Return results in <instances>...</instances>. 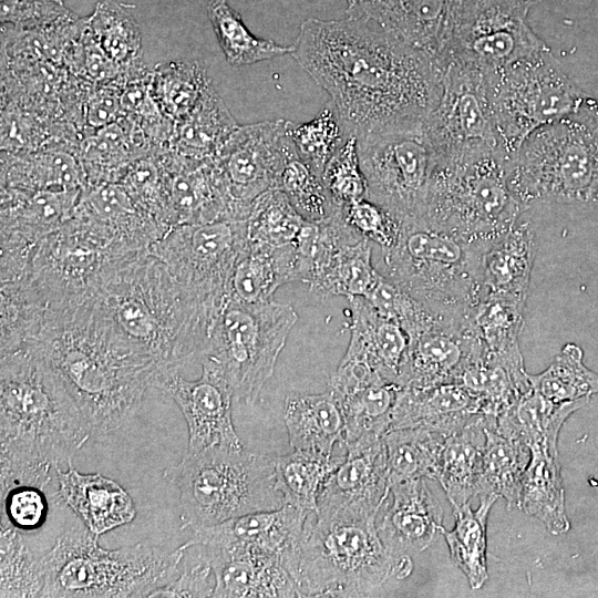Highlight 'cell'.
Returning <instances> with one entry per match:
<instances>
[{
  "label": "cell",
  "instance_id": "1",
  "mask_svg": "<svg viewBox=\"0 0 598 598\" xmlns=\"http://www.w3.org/2000/svg\"><path fill=\"white\" fill-rule=\"evenodd\" d=\"M292 45L291 55L327 91L349 135L425 120L440 100V63L363 18H309Z\"/></svg>",
  "mask_w": 598,
  "mask_h": 598
},
{
  "label": "cell",
  "instance_id": "2",
  "mask_svg": "<svg viewBox=\"0 0 598 598\" xmlns=\"http://www.w3.org/2000/svg\"><path fill=\"white\" fill-rule=\"evenodd\" d=\"M59 375L92 434L127 423L153 388L158 363L121 334L89 298L51 303L24 347Z\"/></svg>",
  "mask_w": 598,
  "mask_h": 598
},
{
  "label": "cell",
  "instance_id": "3",
  "mask_svg": "<svg viewBox=\"0 0 598 598\" xmlns=\"http://www.w3.org/2000/svg\"><path fill=\"white\" fill-rule=\"evenodd\" d=\"M92 434L54 370L33 351L1 354V494L18 485L45 487Z\"/></svg>",
  "mask_w": 598,
  "mask_h": 598
},
{
  "label": "cell",
  "instance_id": "4",
  "mask_svg": "<svg viewBox=\"0 0 598 598\" xmlns=\"http://www.w3.org/2000/svg\"><path fill=\"white\" fill-rule=\"evenodd\" d=\"M89 299L159 368L179 370L200 361L221 310L194 297L148 249L118 261Z\"/></svg>",
  "mask_w": 598,
  "mask_h": 598
},
{
  "label": "cell",
  "instance_id": "5",
  "mask_svg": "<svg viewBox=\"0 0 598 598\" xmlns=\"http://www.w3.org/2000/svg\"><path fill=\"white\" fill-rule=\"evenodd\" d=\"M506 156L480 144L435 154L419 218L467 241L491 246L524 209L513 196Z\"/></svg>",
  "mask_w": 598,
  "mask_h": 598
},
{
  "label": "cell",
  "instance_id": "6",
  "mask_svg": "<svg viewBox=\"0 0 598 598\" xmlns=\"http://www.w3.org/2000/svg\"><path fill=\"white\" fill-rule=\"evenodd\" d=\"M97 539L81 528L59 536L40 556L44 585L39 597H148L176 578L181 547L165 551L136 544L105 549Z\"/></svg>",
  "mask_w": 598,
  "mask_h": 598
},
{
  "label": "cell",
  "instance_id": "7",
  "mask_svg": "<svg viewBox=\"0 0 598 598\" xmlns=\"http://www.w3.org/2000/svg\"><path fill=\"white\" fill-rule=\"evenodd\" d=\"M506 173L524 212L535 204L598 203V121L586 97L533 132L506 161Z\"/></svg>",
  "mask_w": 598,
  "mask_h": 598
},
{
  "label": "cell",
  "instance_id": "8",
  "mask_svg": "<svg viewBox=\"0 0 598 598\" xmlns=\"http://www.w3.org/2000/svg\"><path fill=\"white\" fill-rule=\"evenodd\" d=\"M410 557L395 559L378 532L377 519L321 517L311 512L292 570L301 597H359L391 574H410Z\"/></svg>",
  "mask_w": 598,
  "mask_h": 598
},
{
  "label": "cell",
  "instance_id": "9",
  "mask_svg": "<svg viewBox=\"0 0 598 598\" xmlns=\"http://www.w3.org/2000/svg\"><path fill=\"white\" fill-rule=\"evenodd\" d=\"M276 457L216 445L187 452L164 471L181 496V527L196 529L285 505L275 486Z\"/></svg>",
  "mask_w": 598,
  "mask_h": 598
},
{
  "label": "cell",
  "instance_id": "10",
  "mask_svg": "<svg viewBox=\"0 0 598 598\" xmlns=\"http://www.w3.org/2000/svg\"><path fill=\"white\" fill-rule=\"evenodd\" d=\"M488 247L422 219L405 220L395 246L382 252L385 276L432 311L463 318L481 297Z\"/></svg>",
  "mask_w": 598,
  "mask_h": 598
},
{
  "label": "cell",
  "instance_id": "11",
  "mask_svg": "<svg viewBox=\"0 0 598 598\" xmlns=\"http://www.w3.org/2000/svg\"><path fill=\"white\" fill-rule=\"evenodd\" d=\"M298 318L288 303H243L228 298L200 360H209L220 369L237 402L252 405L274 374Z\"/></svg>",
  "mask_w": 598,
  "mask_h": 598
},
{
  "label": "cell",
  "instance_id": "12",
  "mask_svg": "<svg viewBox=\"0 0 598 598\" xmlns=\"http://www.w3.org/2000/svg\"><path fill=\"white\" fill-rule=\"evenodd\" d=\"M486 76L496 144L507 159L533 132L571 114L585 99L549 48Z\"/></svg>",
  "mask_w": 598,
  "mask_h": 598
},
{
  "label": "cell",
  "instance_id": "13",
  "mask_svg": "<svg viewBox=\"0 0 598 598\" xmlns=\"http://www.w3.org/2000/svg\"><path fill=\"white\" fill-rule=\"evenodd\" d=\"M357 143L368 198L403 221L419 218L435 162L424 120L388 125Z\"/></svg>",
  "mask_w": 598,
  "mask_h": 598
},
{
  "label": "cell",
  "instance_id": "14",
  "mask_svg": "<svg viewBox=\"0 0 598 598\" xmlns=\"http://www.w3.org/2000/svg\"><path fill=\"white\" fill-rule=\"evenodd\" d=\"M532 7L525 0H452L440 65L461 58L491 72L548 48L527 22Z\"/></svg>",
  "mask_w": 598,
  "mask_h": 598
},
{
  "label": "cell",
  "instance_id": "15",
  "mask_svg": "<svg viewBox=\"0 0 598 598\" xmlns=\"http://www.w3.org/2000/svg\"><path fill=\"white\" fill-rule=\"evenodd\" d=\"M247 245L246 219H219L171 227L148 251L194 297L221 309L234 267Z\"/></svg>",
  "mask_w": 598,
  "mask_h": 598
},
{
  "label": "cell",
  "instance_id": "16",
  "mask_svg": "<svg viewBox=\"0 0 598 598\" xmlns=\"http://www.w3.org/2000/svg\"><path fill=\"white\" fill-rule=\"evenodd\" d=\"M286 121L238 125L215 157L231 202L234 219H247L258 196L278 189L282 168L297 152L287 133Z\"/></svg>",
  "mask_w": 598,
  "mask_h": 598
},
{
  "label": "cell",
  "instance_id": "17",
  "mask_svg": "<svg viewBox=\"0 0 598 598\" xmlns=\"http://www.w3.org/2000/svg\"><path fill=\"white\" fill-rule=\"evenodd\" d=\"M442 68L440 100L424 120L434 153L480 144L497 147L486 72L461 58L447 59Z\"/></svg>",
  "mask_w": 598,
  "mask_h": 598
},
{
  "label": "cell",
  "instance_id": "18",
  "mask_svg": "<svg viewBox=\"0 0 598 598\" xmlns=\"http://www.w3.org/2000/svg\"><path fill=\"white\" fill-rule=\"evenodd\" d=\"M202 375L190 381L176 368H159L153 388L172 398L183 413L188 429L187 452L221 445L244 447L234 427L229 383L220 369L203 359Z\"/></svg>",
  "mask_w": 598,
  "mask_h": 598
},
{
  "label": "cell",
  "instance_id": "19",
  "mask_svg": "<svg viewBox=\"0 0 598 598\" xmlns=\"http://www.w3.org/2000/svg\"><path fill=\"white\" fill-rule=\"evenodd\" d=\"M389 492L383 437L348 446L343 461L319 495L316 514L321 517L377 519Z\"/></svg>",
  "mask_w": 598,
  "mask_h": 598
},
{
  "label": "cell",
  "instance_id": "20",
  "mask_svg": "<svg viewBox=\"0 0 598 598\" xmlns=\"http://www.w3.org/2000/svg\"><path fill=\"white\" fill-rule=\"evenodd\" d=\"M485 351L465 317L440 315L433 323L410 338L400 385L427 388L458 383L467 365Z\"/></svg>",
  "mask_w": 598,
  "mask_h": 598
},
{
  "label": "cell",
  "instance_id": "21",
  "mask_svg": "<svg viewBox=\"0 0 598 598\" xmlns=\"http://www.w3.org/2000/svg\"><path fill=\"white\" fill-rule=\"evenodd\" d=\"M310 513L285 504L274 511L240 515L216 525L193 529L192 536L179 547L184 550L194 546L257 547L279 554L292 575L297 547Z\"/></svg>",
  "mask_w": 598,
  "mask_h": 598
},
{
  "label": "cell",
  "instance_id": "22",
  "mask_svg": "<svg viewBox=\"0 0 598 598\" xmlns=\"http://www.w3.org/2000/svg\"><path fill=\"white\" fill-rule=\"evenodd\" d=\"M205 548L215 578L213 597H301L279 554L248 546Z\"/></svg>",
  "mask_w": 598,
  "mask_h": 598
},
{
  "label": "cell",
  "instance_id": "23",
  "mask_svg": "<svg viewBox=\"0 0 598 598\" xmlns=\"http://www.w3.org/2000/svg\"><path fill=\"white\" fill-rule=\"evenodd\" d=\"M380 276L371 261L370 240L349 227H339L321 237L308 283L326 296L365 297Z\"/></svg>",
  "mask_w": 598,
  "mask_h": 598
},
{
  "label": "cell",
  "instance_id": "24",
  "mask_svg": "<svg viewBox=\"0 0 598 598\" xmlns=\"http://www.w3.org/2000/svg\"><path fill=\"white\" fill-rule=\"evenodd\" d=\"M391 505L378 532L395 559L426 549L442 534L443 511L425 478L390 483Z\"/></svg>",
  "mask_w": 598,
  "mask_h": 598
},
{
  "label": "cell",
  "instance_id": "25",
  "mask_svg": "<svg viewBox=\"0 0 598 598\" xmlns=\"http://www.w3.org/2000/svg\"><path fill=\"white\" fill-rule=\"evenodd\" d=\"M452 0H353L347 16L363 18L439 62Z\"/></svg>",
  "mask_w": 598,
  "mask_h": 598
},
{
  "label": "cell",
  "instance_id": "26",
  "mask_svg": "<svg viewBox=\"0 0 598 598\" xmlns=\"http://www.w3.org/2000/svg\"><path fill=\"white\" fill-rule=\"evenodd\" d=\"M484 416L481 399L461 383L402 386L392 412L390 431L426 427L450 435Z\"/></svg>",
  "mask_w": 598,
  "mask_h": 598
},
{
  "label": "cell",
  "instance_id": "27",
  "mask_svg": "<svg viewBox=\"0 0 598 598\" xmlns=\"http://www.w3.org/2000/svg\"><path fill=\"white\" fill-rule=\"evenodd\" d=\"M401 388L380 374L358 378L334 372L331 375L328 390L343 414L344 447L382 439L390 431Z\"/></svg>",
  "mask_w": 598,
  "mask_h": 598
},
{
  "label": "cell",
  "instance_id": "28",
  "mask_svg": "<svg viewBox=\"0 0 598 598\" xmlns=\"http://www.w3.org/2000/svg\"><path fill=\"white\" fill-rule=\"evenodd\" d=\"M56 481L58 496L96 536L128 524L136 516L131 495L109 477L82 474L70 466L66 471L58 470Z\"/></svg>",
  "mask_w": 598,
  "mask_h": 598
},
{
  "label": "cell",
  "instance_id": "29",
  "mask_svg": "<svg viewBox=\"0 0 598 598\" xmlns=\"http://www.w3.org/2000/svg\"><path fill=\"white\" fill-rule=\"evenodd\" d=\"M536 252L534 226L518 219L483 255L480 299L499 297L526 305Z\"/></svg>",
  "mask_w": 598,
  "mask_h": 598
},
{
  "label": "cell",
  "instance_id": "30",
  "mask_svg": "<svg viewBox=\"0 0 598 598\" xmlns=\"http://www.w3.org/2000/svg\"><path fill=\"white\" fill-rule=\"evenodd\" d=\"M307 265L296 245H247L234 267L229 298L243 303L274 300L276 290L291 281L307 282Z\"/></svg>",
  "mask_w": 598,
  "mask_h": 598
},
{
  "label": "cell",
  "instance_id": "31",
  "mask_svg": "<svg viewBox=\"0 0 598 598\" xmlns=\"http://www.w3.org/2000/svg\"><path fill=\"white\" fill-rule=\"evenodd\" d=\"M351 336L346 355L368 362L400 385L410 338L395 321L381 316L364 297H350Z\"/></svg>",
  "mask_w": 598,
  "mask_h": 598
},
{
  "label": "cell",
  "instance_id": "32",
  "mask_svg": "<svg viewBox=\"0 0 598 598\" xmlns=\"http://www.w3.org/2000/svg\"><path fill=\"white\" fill-rule=\"evenodd\" d=\"M158 150L136 122L122 115L115 122L91 131L81 142L78 155L86 185H95L114 183L122 167Z\"/></svg>",
  "mask_w": 598,
  "mask_h": 598
},
{
  "label": "cell",
  "instance_id": "33",
  "mask_svg": "<svg viewBox=\"0 0 598 598\" xmlns=\"http://www.w3.org/2000/svg\"><path fill=\"white\" fill-rule=\"evenodd\" d=\"M86 185L76 153L43 147L29 153L1 152V188L76 190Z\"/></svg>",
  "mask_w": 598,
  "mask_h": 598
},
{
  "label": "cell",
  "instance_id": "34",
  "mask_svg": "<svg viewBox=\"0 0 598 598\" xmlns=\"http://www.w3.org/2000/svg\"><path fill=\"white\" fill-rule=\"evenodd\" d=\"M283 421L293 450L333 454L343 445L344 419L330 390L322 393L291 392L283 405Z\"/></svg>",
  "mask_w": 598,
  "mask_h": 598
},
{
  "label": "cell",
  "instance_id": "35",
  "mask_svg": "<svg viewBox=\"0 0 598 598\" xmlns=\"http://www.w3.org/2000/svg\"><path fill=\"white\" fill-rule=\"evenodd\" d=\"M530 458L522 478L519 508L539 519L553 535L568 532L558 447L529 446Z\"/></svg>",
  "mask_w": 598,
  "mask_h": 598
},
{
  "label": "cell",
  "instance_id": "36",
  "mask_svg": "<svg viewBox=\"0 0 598 598\" xmlns=\"http://www.w3.org/2000/svg\"><path fill=\"white\" fill-rule=\"evenodd\" d=\"M82 190L1 188V229L42 240L72 216Z\"/></svg>",
  "mask_w": 598,
  "mask_h": 598
},
{
  "label": "cell",
  "instance_id": "37",
  "mask_svg": "<svg viewBox=\"0 0 598 598\" xmlns=\"http://www.w3.org/2000/svg\"><path fill=\"white\" fill-rule=\"evenodd\" d=\"M237 126L212 85L190 113L175 122L169 148L190 158H215Z\"/></svg>",
  "mask_w": 598,
  "mask_h": 598
},
{
  "label": "cell",
  "instance_id": "38",
  "mask_svg": "<svg viewBox=\"0 0 598 598\" xmlns=\"http://www.w3.org/2000/svg\"><path fill=\"white\" fill-rule=\"evenodd\" d=\"M486 417L446 436L437 474L453 508L477 495L486 442Z\"/></svg>",
  "mask_w": 598,
  "mask_h": 598
},
{
  "label": "cell",
  "instance_id": "39",
  "mask_svg": "<svg viewBox=\"0 0 598 598\" xmlns=\"http://www.w3.org/2000/svg\"><path fill=\"white\" fill-rule=\"evenodd\" d=\"M588 401L555 403L532 388L496 417L494 426L499 433L522 441L527 447L537 444L557 446L565 421Z\"/></svg>",
  "mask_w": 598,
  "mask_h": 598
},
{
  "label": "cell",
  "instance_id": "40",
  "mask_svg": "<svg viewBox=\"0 0 598 598\" xmlns=\"http://www.w3.org/2000/svg\"><path fill=\"white\" fill-rule=\"evenodd\" d=\"M494 417H486V442L477 495H495L506 501L507 509L519 507L522 478L530 458L519 440L499 433Z\"/></svg>",
  "mask_w": 598,
  "mask_h": 598
},
{
  "label": "cell",
  "instance_id": "41",
  "mask_svg": "<svg viewBox=\"0 0 598 598\" xmlns=\"http://www.w3.org/2000/svg\"><path fill=\"white\" fill-rule=\"evenodd\" d=\"M497 498L495 495H481L477 509H472L468 502L453 508L455 525L451 530H442L451 560L466 576L472 589H480L488 578L487 518Z\"/></svg>",
  "mask_w": 598,
  "mask_h": 598
},
{
  "label": "cell",
  "instance_id": "42",
  "mask_svg": "<svg viewBox=\"0 0 598 598\" xmlns=\"http://www.w3.org/2000/svg\"><path fill=\"white\" fill-rule=\"evenodd\" d=\"M343 456L309 450H295L276 457L275 486L285 504L316 512L319 495Z\"/></svg>",
  "mask_w": 598,
  "mask_h": 598
},
{
  "label": "cell",
  "instance_id": "43",
  "mask_svg": "<svg viewBox=\"0 0 598 598\" xmlns=\"http://www.w3.org/2000/svg\"><path fill=\"white\" fill-rule=\"evenodd\" d=\"M447 435L426 427H402L386 432L389 481L437 478Z\"/></svg>",
  "mask_w": 598,
  "mask_h": 598
},
{
  "label": "cell",
  "instance_id": "44",
  "mask_svg": "<svg viewBox=\"0 0 598 598\" xmlns=\"http://www.w3.org/2000/svg\"><path fill=\"white\" fill-rule=\"evenodd\" d=\"M213 85L197 61L175 60L151 70V91L161 110L174 122L185 117Z\"/></svg>",
  "mask_w": 598,
  "mask_h": 598
},
{
  "label": "cell",
  "instance_id": "45",
  "mask_svg": "<svg viewBox=\"0 0 598 598\" xmlns=\"http://www.w3.org/2000/svg\"><path fill=\"white\" fill-rule=\"evenodd\" d=\"M207 14L226 60L233 66L254 64L293 51L292 44L282 45L252 34L227 0H210Z\"/></svg>",
  "mask_w": 598,
  "mask_h": 598
},
{
  "label": "cell",
  "instance_id": "46",
  "mask_svg": "<svg viewBox=\"0 0 598 598\" xmlns=\"http://www.w3.org/2000/svg\"><path fill=\"white\" fill-rule=\"evenodd\" d=\"M132 7L103 0L87 18V27L100 47L124 68L144 63L142 37Z\"/></svg>",
  "mask_w": 598,
  "mask_h": 598
},
{
  "label": "cell",
  "instance_id": "47",
  "mask_svg": "<svg viewBox=\"0 0 598 598\" xmlns=\"http://www.w3.org/2000/svg\"><path fill=\"white\" fill-rule=\"evenodd\" d=\"M584 351L566 343L546 370L529 374L532 388L555 403L589 400L598 393V372L587 368Z\"/></svg>",
  "mask_w": 598,
  "mask_h": 598
},
{
  "label": "cell",
  "instance_id": "48",
  "mask_svg": "<svg viewBox=\"0 0 598 598\" xmlns=\"http://www.w3.org/2000/svg\"><path fill=\"white\" fill-rule=\"evenodd\" d=\"M524 311L525 305L487 296L478 299L465 319L486 352L505 354L520 350L518 337L524 327Z\"/></svg>",
  "mask_w": 598,
  "mask_h": 598
},
{
  "label": "cell",
  "instance_id": "49",
  "mask_svg": "<svg viewBox=\"0 0 598 598\" xmlns=\"http://www.w3.org/2000/svg\"><path fill=\"white\" fill-rule=\"evenodd\" d=\"M305 223L282 190L269 189L251 205L246 219L247 241L271 247L295 244Z\"/></svg>",
  "mask_w": 598,
  "mask_h": 598
},
{
  "label": "cell",
  "instance_id": "50",
  "mask_svg": "<svg viewBox=\"0 0 598 598\" xmlns=\"http://www.w3.org/2000/svg\"><path fill=\"white\" fill-rule=\"evenodd\" d=\"M286 128L299 156L319 176L322 175L329 159L351 136L331 102H328L312 120L306 123L287 120Z\"/></svg>",
  "mask_w": 598,
  "mask_h": 598
},
{
  "label": "cell",
  "instance_id": "51",
  "mask_svg": "<svg viewBox=\"0 0 598 598\" xmlns=\"http://www.w3.org/2000/svg\"><path fill=\"white\" fill-rule=\"evenodd\" d=\"M0 530V597H39L44 585L40 557L8 523L2 520Z\"/></svg>",
  "mask_w": 598,
  "mask_h": 598
},
{
  "label": "cell",
  "instance_id": "52",
  "mask_svg": "<svg viewBox=\"0 0 598 598\" xmlns=\"http://www.w3.org/2000/svg\"><path fill=\"white\" fill-rule=\"evenodd\" d=\"M295 209L309 221H323L332 217L340 208L331 200L319 176L295 152L286 162L278 184Z\"/></svg>",
  "mask_w": 598,
  "mask_h": 598
},
{
  "label": "cell",
  "instance_id": "53",
  "mask_svg": "<svg viewBox=\"0 0 598 598\" xmlns=\"http://www.w3.org/2000/svg\"><path fill=\"white\" fill-rule=\"evenodd\" d=\"M321 178L338 208L368 198V186L360 166L355 135L349 136L329 159Z\"/></svg>",
  "mask_w": 598,
  "mask_h": 598
},
{
  "label": "cell",
  "instance_id": "54",
  "mask_svg": "<svg viewBox=\"0 0 598 598\" xmlns=\"http://www.w3.org/2000/svg\"><path fill=\"white\" fill-rule=\"evenodd\" d=\"M51 123L12 101L1 100V152L18 154L42 148Z\"/></svg>",
  "mask_w": 598,
  "mask_h": 598
},
{
  "label": "cell",
  "instance_id": "55",
  "mask_svg": "<svg viewBox=\"0 0 598 598\" xmlns=\"http://www.w3.org/2000/svg\"><path fill=\"white\" fill-rule=\"evenodd\" d=\"M343 219L362 237L378 244L382 252L399 240L403 220L381 205L363 198L340 208Z\"/></svg>",
  "mask_w": 598,
  "mask_h": 598
},
{
  "label": "cell",
  "instance_id": "56",
  "mask_svg": "<svg viewBox=\"0 0 598 598\" xmlns=\"http://www.w3.org/2000/svg\"><path fill=\"white\" fill-rule=\"evenodd\" d=\"M6 523L21 532L39 529L45 522L48 502L43 488L18 485L1 494Z\"/></svg>",
  "mask_w": 598,
  "mask_h": 598
},
{
  "label": "cell",
  "instance_id": "57",
  "mask_svg": "<svg viewBox=\"0 0 598 598\" xmlns=\"http://www.w3.org/2000/svg\"><path fill=\"white\" fill-rule=\"evenodd\" d=\"M75 17L62 0H0L1 24L38 29Z\"/></svg>",
  "mask_w": 598,
  "mask_h": 598
},
{
  "label": "cell",
  "instance_id": "58",
  "mask_svg": "<svg viewBox=\"0 0 598 598\" xmlns=\"http://www.w3.org/2000/svg\"><path fill=\"white\" fill-rule=\"evenodd\" d=\"M123 81L94 86L84 103V121L89 128L97 130L106 126L122 114L121 96Z\"/></svg>",
  "mask_w": 598,
  "mask_h": 598
},
{
  "label": "cell",
  "instance_id": "59",
  "mask_svg": "<svg viewBox=\"0 0 598 598\" xmlns=\"http://www.w3.org/2000/svg\"><path fill=\"white\" fill-rule=\"evenodd\" d=\"M212 567L204 558L202 563L186 569L181 576L154 590L148 597H213L214 586L209 582Z\"/></svg>",
  "mask_w": 598,
  "mask_h": 598
},
{
  "label": "cell",
  "instance_id": "60",
  "mask_svg": "<svg viewBox=\"0 0 598 598\" xmlns=\"http://www.w3.org/2000/svg\"><path fill=\"white\" fill-rule=\"evenodd\" d=\"M586 102L598 121V100L586 97Z\"/></svg>",
  "mask_w": 598,
  "mask_h": 598
},
{
  "label": "cell",
  "instance_id": "61",
  "mask_svg": "<svg viewBox=\"0 0 598 598\" xmlns=\"http://www.w3.org/2000/svg\"><path fill=\"white\" fill-rule=\"evenodd\" d=\"M525 1H527V2H529L532 6H534V4L538 3V2H540L542 0H525Z\"/></svg>",
  "mask_w": 598,
  "mask_h": 598
},
{
  "label": "cell",
  "instance_id": "62",
  "mask_svg": "<svg viewBox=\"0 0 598 598\" xmlns=\"http://www.w3.org/2000/svg\"><path fill=\"white\" fill-rule=\"evenodd\" d=\"M348 3V7H350L353 3V0H346Z\"/></svg>",
  "mask_w": 598,
  "mask_h": 598
}]
</instances>
